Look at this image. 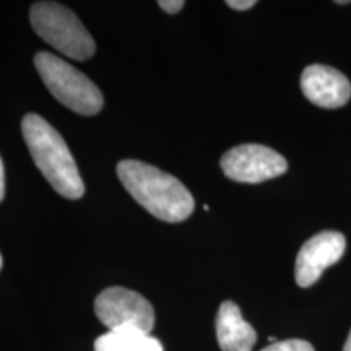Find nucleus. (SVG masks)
<instances>
[{
	"label": "nucleus",
	"instance_id": "1",
	"mask_svg": "<svg viewBox=\"0 0 351 351\" xmlns=\"http://www.w3.org/2000/svg\"><path fill=\"white\" fill-rule=\"evenodd\" d=\"M116 171L134 200L158 219L181 223L194 212L195 202L189 189L178 178L156 166L124 160L117 165Z\"/></svg>",
	"mask_w": 351,
	"mask_h": 351
},
{
	"label": "nucleus",
	"instance_id": "2",
	"mask_svg": "<svg viewBox=\"0 0 351 351\" xmlns=\"http://www.w3.org/2000/svg\"><path fill=\"white\" fill-rule=\"evenodd\" d=\"M21 132L34 165L57 194L70 200L83 197L85 184L62 135L38 114H26Z\"/></svg>",
	"mask_w": 351,
	"mask_h": 351
},
{
	"label": "nucleus",
	"instance_id": "3",
	"mask_svg": "<svg viewBox=\"0 0 351 351\" xmlns=\"http://www.w3.org/2000/svg\"><path fill=\"white\" fill-rule=\"evenodd\" d=\"M39 75L52 96L70 111L82 116H96L103 109V93L85 73L47 51L34 56Z\"/></svg>",
	"mask_w": 351,
	"mask_h": 351
},
{
	"label": "nucleus",
	"instance_id": "4",
	"mask_svg": "<svg viewBox=\"0 0 351 351\" xmlns=\"http://www.w3.org/2000/svg\"><path fill=\"white\" fill-rule=\"evenodd\" d=\"M29 21L39 38L60 54L73 60H86L96 51L95 39L78 16L62 3L36 2L29 10Z\"/></svg>",
	"mask_w": 351,
	"mask_h": 351
},
{
	"label": "nucleus",
	"instance_id": "5",
	"mask_svg": "<svg viewBox=\"0 0 351 351\" xmlns=\"http://www.w3.org/2000/svg\"><path fill=\"white\" fill-rule=\"evenodd\" d=\"M95 313L109 330L134 328L150 333L155 327V311L150 301L140 293L122 287L101 291L95 301Z\"/></svg>",
	"mask_w": 351,
	"mask_h": 351
},
{
	"label": "nucleus",
	"instance_id": "6",
	"mask_svg": "<svg viewBox=\"0 0 351 351\" xmlns=\"http://www.w3.org/2000/svg\"><path fill=\"white\" fill-rule=\"evenodd\" d=\"M223 173L228 179L244 184H258L287 173V160L269 147L245 143L231 148L221 156Z\"/></svg>",
	"mask_w": 351,
	"mask_h": 351
},
{
	"label": "nucleus",
	"instance_id": "7",
	"mask_svg": "<svg viewBox=\"0 0 351 351\" xmlns=\"http://www.w3.org/2000/svg\"><path fill=\"white\" fill-rule=\"evenodd\" d=\"M345 247V236L337 231H322L307 239L296 257V283L301 288L313 287L324 270L343 257Z\"/></svg>",
	"mask_w": 351,
	"mask_h": 351
},
{
	"label": "nucleus",
	"instance_id": "8",
	"mask_svg": "<svg viewBox=\"0 0 351 351\" xmlns=\"http://www.w3.org/2000/svg\"><path fill=\"white\" fill-rule=\"evenodd\" d=\"M301 90L311 103L324 109L345 106L351 98V83L343 73L328 65L314 64L301 75Z\"/></svg>",
	"mask_w": 351,
	"mask_h": 351
},
{
	"label": "nucleus",
	"instance_id": "9",
	"mask_svg": "<svg viewBox=\"0 0 351 351\" xmlns=\"http://www.w3.org/2000/svg\"><path fill=\"white\" fill-rule=\"evenodd\" d=\"M217 339L223 351H252L257 333L245 322L236 302L225 301L217 314Z\"/></svg>",
	"mask_w": 351,
	"mask_h": 351
},
{
	"label": "nucleus",
	"instance_id": "10",
	"mask_svg": "<svg viewBox=\"0 0 351 351\" xmlns=\"http://www.w3.org/2000/svg\"><path fill=\"white\" fill-rule=\"evenodd\" d=\"M95 351H165V348L152 333L121 328L109 330L96 339Z\"/></svg>",
	"mask_w": 351,
	"mask_h": 351
},
{
	"label": "nucleus",
	"instance_id": "11",
	"mask_svg": "<svg viewBox=\"0 0 351 351\" xmlns=\"http://www.w3.org/2000/svg\"><path fill=\"white\" fill-rule=\"evenodd\" d=\"M261 351H314V346L306 340L291 339V340L276 341V343H270L269 346H265V348Z\"/></svg>",
	"mask_w": 351,
	"mask_h": 351
},
{
	"label": "nucleus",
	"instance_id": "12",
	"mask_svg": "<svg viewBox=\"0 0 351 351\" xmlns=\"http://www.w3.org/2000/svg\"><path fill=\"white\" fill-rule=\"evenodd\" d=\"M158 5L163 8L166 13H169V15H176V13L182 10L186 2H182V0H160Z\"/></svg>",
	"mask_w": 351,
	"mask_h": 351
},
{
	"label": "nucleus",
	"instance_id": "13",
	"mask_svg": "<svg viewBox=\"0 0 351 351\" xmlns=\"http://www.w3.org/2000/svg\"><path fill=\"white\" fill-rule=\"evenodd\" d=\"M256 0H228L226 5L231 7L232 10H249V8H252L254 5H256Z\"/></svg>",
	"mask_w": 351,
	"mask_h": 351
},
{
	"label": "nucleus",
	"instance_id": "14",
	"mask_svg": "<svg viewBox=\"0 0 351 351\" xmlns=\"http://www.w3.org/2000/svg\"><path fill=\"white\" fill-rule=\"evenodd\" d=\"M3 195H5V169H3L2 158H0V202L3 200Z\"/></svg>",
	"mask_w": 351,
	"mask_h": 351
},
{
	"label": "nucleus",
	"instance_id": "15",
	"mask_svg": "<svg viewBox=\"0 0 351 351\" xmlns=\"http://www.w3.org/2000/svg\"><path fill=\"white\" fill-rule=\"evenodd\" d=\"M343 351H351V330H350V335H348V339H346V341H345Z\"/></svg>",
	"mask_w": 351,
	"mask_h": 351
},
{
	"label": "nucleus",
	"instance_id": "16",
	"mask_svg": "<svg viewBox=\"0 0 351 351\" xmlns=\"http://www.w3.org/2000/svg\"><path fill=\"white\" fill-rule=\"evenodd\" d=\"M0 269H2V256H0Z\"/></svg>",
	"mask_w": 351,
	"mask_h": 351
}]
</instances>
